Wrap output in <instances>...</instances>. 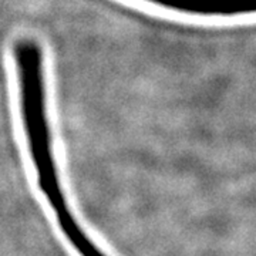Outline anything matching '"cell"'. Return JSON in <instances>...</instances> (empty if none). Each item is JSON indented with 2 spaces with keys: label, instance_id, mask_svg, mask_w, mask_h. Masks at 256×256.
<instances>
[{
  "label": "cell",
  "instance_id": "6da1fadb",
  "mask_svg": "<svg viewBox=\"0 0 256 256\" xmlns=\"http://www.w3.org/2000/svg\"><path fill=\"white\" fill-rule=\"evenodd\" d=\"M13 56L18 70L22 121L37 185L56 212L67 208L68 204L60 184L47 117L43 52L36 40L20 38L14 43Z\"/></svg>",
  "mask_w": 256,
  "mask_h": 256
},
{
  "label": "cell",
  "instance_id": "7a4b0ae2",
  "mask_svg": "<svg viewBox=\"0 0 256 256\" xmlns=\"http://www.w3.org/2000/svg\"><path fill=\"white\" fill-rule=\"evenodd\" d=\"M56 218L58 228L62 229L66 238L68 239V242L76 248V250L82 256H106V254L97 246L92 238L82 230V225L78 224V220L74 218L72 210L67 208L56 210Z\"/></svg>",
  "mask_w": 256,
  "mask_h": 256
}]
</instances>
